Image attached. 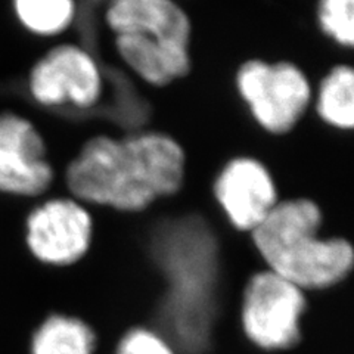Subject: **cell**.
Wrapping results in <instances>:
<instances>
[{"label":"cell","instance_id":"7c38bea8","mask_svg":"<svg viewBox=\"0 0 354 354\" xmlns=\"http://www.w3.org/2000/svg\"><path fill=\"white\" fill-rule=\"evenodd\" d=\"M12 6L19 24L41 37L61 35L75 15L74 0H12Z\"/></svg>","mask_w":354,"mask_h":354},{"label":"cell","instance_id":"30bf717a","mask_svg":"<svg viewBox=\"0 0 354 354\" xmlns=\"http://www.w3.org/2000/svg\"><path fill=\"white\" fill-rule=\"evenodd\" d=\"M317 113L324 121L339 130L354 126V73L351 66L338 65L320 83Z\"/></svg>","mask_w":354,"mask_h":354},{"label":"cell","instance_id":"7a4b0ae2","mask_svg":"<svg viewBox=\"0 0 354 354\" xmlns=\"http://www.w3.org/2000/svg\"><path fill=\"white\" fill-rule=\"evenodd\" d=\"M322 212L307 198L279 201L252 230L257 250L270 272L303 288L339 282L353 266V248L344 239H320Z\"/></svg>","mask_w":354,"mask_h":354},{"label":"cell","instance_id":"ba28073f","mask_svg":"<svg viewBox=\"0 0 354 354\" xmlns=\"http://www.w3.org/2000/svg\"><path fill=\"white\" fill-rule=\"evenodd\" d=\"M26 241L37 260L65 266L80 260L91 245L92 217L74 198H52L27 217Z\"/></svg>","mask_w":354,"mask_h":354},{"label":"cell","instance_id":"6da1fadb","mask_svg":"<svg viewBox=\"0 0 354 354\" xmlns=\"http://www.w3.org/2000/svg\"><path fill=\"white\" fill-rule=\"evenodd\" d=\"M180 143L158 131L127 138L95 136L68 164L65 182L74 199L120 212H142L174 195L185 180Z\"/></svg>","mask_w":354,"mask_h":354},{"label":"cell","instance_id":"52a82bcc","mask_svg":"<svg viewBox=\"0 0 354 354\" xmlns=\"http://www.w3.org/2000/svg\"><path fill=\"white\" fill-rule=\"evenodd\" d=\"M53 179L39 129L17 113L0 114V194L36 198L49 189Z\"/></svg>","mask_w":354,"mask_h":354},{"label":"cell","instance_id":"277c9868","mask_svg":"<svg viewBox=\"0 0 354 354\" xmlns=\"http://www.w3.org/2000/svg\"><path fill=\"white\" fill-rule=\"evenodd\" d=\"M236 86L252 117L273 135L292 130L312 101L306 74L291 62L248 61L238 71Z\"/></svg>","mask_w":354,"mask_h":354},{"label":"cell","instance_id":"8fae6325","mask_svg":"<svg viewBox=\"0 0 354 354\" xmlns=\"http://www.w3.org/2000/svg\"><path fill=\"white\" fill-rule=\"evenodd\" d=\"M93 334L83 322L53 316L44 322L32 339V354H92Z\"/></svg>","mask_w":354,"mask_h":354},{"label":"cell","instance_id":"5b68a950","mask_svg":"<svg viewBox=\"0 0 354 354\" xmlns=\"http://www.w3.org/2000/svg\"><path fill=\"white\" fill-rule=\"evenodd\" d=\"M28 92L41 106L91 108L102 95L101 70L86 49L59 44L32 65Z\"/></svg>","mask_w":354,"mask_h":354},{"label":"cell","instance_id":"5bb4252c","mask_svg":"<svg viewBox=\"0 0 354 354\" xmlns=\"http://www.w3.org/2000/svg\"><path fill=\"white\" fill-rule=\"evenodd\" d=\"M118 354H174V351L152 332L136 329L120 342Z\"/></svg>","mask_w":354,"mask_h":354},{"label":"cell","instance_id":"4fadbf2b","mask_svg":"<svg viewBox=\"0 0 354 354\" xmlns=\"http://www.w3.org/2000/svg\"><path fill=\"white\" fill-rule=\"evenodd\" d=\"M319 24L341 46L354 43V0H320Z\"/></svg>","mask_w":354,"mask_h":354},{"label":"cell","instance_id":"9c48e42d","mask_svg":"<svg viewBox=\"0 0 354 354\" xmlns=\"http://www.w3.org/2000/svg\"><path fill=\"white\" fill-rule=\"evenodd\" d=\"M214 195L230 223L250 232L259 227L279 203L272 174L250 157L225 165L214 183Z\"/></svg>","mask_w":354,"mask_h":354},{"label":"cell","instance_id":"3957f363","mask_svg":"<svg viewBox=\"0 0 354 354\" xmlns=\"http://www.w3.org/2000/svg\"><path fill=\"white\" fill-rule=\"evenodd\" d=\"M105 19L120 58L143 82L165 86L191 70V21L174 0H111Z\"/></svg>","mask_w":354,"mask_h":354},{"label":"cell","instance_id":"8992f818","mask_svg":"<svg viewBox=\"0 0 354 354\" xmlns=\"http://www.w3.org/2000/svg\"><path fill=\"white\" fill-rule=\"evenodd\" d=\"M304 306L303 291L298 286L273 272L256 274L243 300V328L251 341L263 348L291 347L300 334L298 320Z\"/></svg>","mask_w":354,"mask_h":354}]
</instances>
